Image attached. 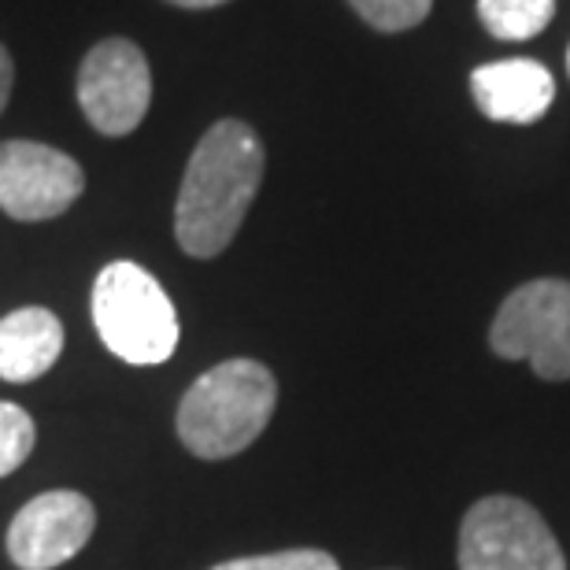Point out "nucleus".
Here are the masks:
<instances>
[{
    "label": "nucleus",
    "instance_id": "obj_10",
    "mask_svg": "<svg viewBox=\"0 0 570 570\" xmlns=\"http://www.w3.org/2000/svg\"><path fill=\"white\" fill-rule=\"evenodd\" d=\"M63 352V326L49 307H19L0 318V379L33 382L52 371Z\"/></svg>",
    "mask_w": 570,
    "mask_h": 570
},
{
    "label": "nucleus",
    "instance_id": "obj_11",
    "mask_svg": "<svg viewBox=\"0 0 570 570\" xmlns=\"http://www.w3.org/2000/svg\"><path fill=\"white\" fill-rule=\"evenodd\" d=\"M556 0H478V19L500 41H527L549 27Z\"/></svg>",
    "mask_w": 570,
    "mask_h": 570
},
{
    "label": "nucleus",
    "instance_id": "obj_6",
    "mask_svg": "<svg viewBox=\"0 0 570 570\" xmlns=\"http://www.w3.org/2000/svg\"><path fill=\"white\" fill-rule=\"evenodd\" d=\"M153 105L148 56L130 38H105L78 67V108L105 138H127Z\"/></svg>",
    "mask_w": 570,
    "mask_h": 570
},
{
    "label": "nucleus",
    "instance_id": "obj_2",
    "mask_svg": "<svg viewBox=\"0 0 570 570\" xmlns=\"http://www.w3.org/2000/svg\"><path fill=\"white\" fill-rule=\"evenodd\" d=\"M278 382L256 360H226L204 371L178 404V438L197 460H230L267 430Z\"/></svg>",
    "mask_w": 570,
    "mask_h": 570
},
{
    "label": "nucleus",
    "instance_id": "obj_9",
    "mask_svg": "<svg viewBox=\"0 0 570 570\" xmlns=\"http://www.w3.org/2000/svg\"><path fill=\"white\" fill-rule=\"evenodd\" d=\"M474 105L493 122H538L556 100V82L549 67L515 56L478 67L471 75Z\"/></svg>",
    "mask_w": 570,
    "mask_h": 570
},
{
    "label": "nucleus",
    "instance_id": "obj_13",
    "mask_svg": "<svg viewBox=\"0 0 570 570\" xmlns=\"http://www.w3.org/2000/svg\"><path fill=\"white\" fill-rule=\"evenodd\" d=\"M430 4L433 0H348V8L382 33H401L419 27L430 16Z\"/></svg>",
    "mask_w": 570,
    "mask_h": 570
},
{
    "label": "nucleus",
    "instance_id": "obj_8",
    "mask_svg": "<svg viewBox=\"0 0 570 570\" xmlns=\"http://www.w3.org/2000/svg\"><path fill=\"white\" fill-rule=\"evenodd\" d=\"M97 530V508L75 489L33 497L8 527V556L19 570H52L75 560Z\"/></svg>",
    "mask_w": 570,
    "mask_h": 570
},
{
    "label": "nucleus",
    "instance_id": "obj_12",
    "mask_svg": "<svg viewBox=\"0 0 570 570\" xmlns=\"http://www.w3.org/2000/svg\"><path fill=\"white\" fill-rule=\"evenodd\" d=\"M33 441H38V426H33L30 412L0 401V478H8L30 460Z\"/></svg>",
    "mask_w": 570,
    "mask_h": 570
},
{
    "label": "nucleus",
    "instance_id": "obj_3",
    "mask_svg": "<svg viewBox=\"0 0 570 570\" xmlns=\"http://www.w3.org/2000/svg\"><path fill=\"white\" fill-rule=\"evenodd\" d=\"M94 323L111 356L130 367H156L178 348V312L153 275L116 259L94 282Z\"/></svg>",
    "mask_w": 570,
    "mask_h": 570
},
{
    "label": "nucleus",
    "instance_id": "obj_14",
    "mask_svg": "<svg viewBox=\"0 0 570 570\" xmlns=\"http://www.w3.org/2000/svg\"><path fill=\"white\" fill-rule=\"evenodd\" d=\"M212 570H341L337 560L323 549H285L267 556H242V560H226Z\"/></svg>",
    "mask_w": 570,
    "mask_h": 570
},
{
    "label": "nucleus",
    "instance_id": "obj_7",
    "mask_svg": "<svg viewBox=\"0 0 570 570\" xmlns=\"http://www.w3.org/2000/svg\"><path fill=\"white\" fill-rule=\"evenodd\" d=\"M78 159L41 141H0V212L19 223H45L82 197Z\"/></svg>",
    "mask_w": 570,
    "mask_h": 570
},
{
    "label": "nucleus",
    "instance_id": "obj_1",
    "mask_svg": "<svg viewBox=\"0 0 570 570\" xmlns=\"http://www.w3.org/2000/svg\"><path fill=\"white\" fill-rule=\"evenodd\" d=\"M267 153L259 134L242 119H219L189 156L175 204V237L181 253L212 259L226 253L264 181Z\"/></svg>",
    "mask_w": 570,
    "mask_h": 570
},
{
    "label": "nucleus",
    "instance_id": "obj_16",
    "mask_svg": "<svg viewBox=\"0 0 570 570\" xmlns=\"http://www.w3.org/2000/svg\"><path fill=\"white\" fill-rule=\"evenodd\" d=\"M167 4L186 8V11H208V8H219V4H226V0H167Z\"/></svg>",
    "mask_w": 570,
    "mask_h": 570
},
{
    "label": "nucleus",
    "instance_id": "obj_5",
    "mask_svg": "<svg viewBox=\"0 0 570 570\" xmlns=\"http://www.w3.org/2000/svg\"><path fill=\"white\" fill-rule=\"evenodd\" d=\"M460 570H567L541 511L519 497H485L463 515Z\"/></svg>",
    "mask_w": 570,
    "mask_h": 570
},
{
    "label": "nucleus",
    "instance_id": "obj_15",
    "mask_svg": "<svg viewBox=\"0 0 570 570\" xmlns=\"http://www.w3.org/2000/svg\"><path fill=\"white\" fill-rule=\"evenodd\" d=\"M11 86H16V63H11V52L4 49V45H0V111L8 108Z\"/></svg>",
    "mask_w": 570,
    "mask_h": 570
},
{
    "label": "nucleus",
    "instance_id": "obj_17",
    "mask_svg": "<svg viewBox=\"0 0 570 570\" xmlns=\"http://www.w3.org/2000/svg\"><path fill=\"white\" fill-rule=\"evenodd\" d=\"M567 71H570V49H567Z\"/></svg>",
    "mask_w": 570,
    "mask_h": 570
},
{
    "label": "nucleus",
    "instance_id": "obj_4",
    "mask_svg": "<svg viewBox=\"0 0 570 570\" xmlns=\"http://www.w3.org/2000/svg\"><path fill=\"white\" fill-rule=\"evenodd\" d=\"M500 360H527L544 382L570 379V282L538 278L508 293L489 326Z\"/></svg>",
    "mask_w": 570,
    "mask_h": 570
}]
</instances>
